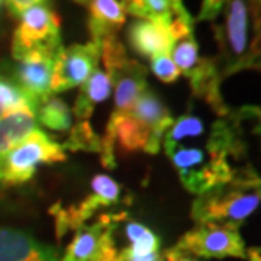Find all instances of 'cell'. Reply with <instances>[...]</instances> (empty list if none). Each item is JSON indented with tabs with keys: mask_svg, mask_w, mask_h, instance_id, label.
I'll return each instance as SVG.
<instances>
[{
	"mask_svg": "<svg viewBox=\"0 0 261 261\" xmlns=\"http://www.w3.org/2000/svg\"><path fill=\"white\" fill-rule=\"evenodd\" d=\"M162 147L182 186L196 196L236 177L261 175V108L229 110L211 126L184 113L172 121Z\"/></svg>",
	"mask_w": 261,
	"mask_h": 261,
	"instance_id": "cell-1",
	"label": "cell"
},
{
	"mask_svg": "<svg viewBox=\"0 0 261 261\" xmlns=\"http://www.w3.org/2000/svg\"><path fill=\"white\" fill-rule=\"evenodd\" d=\"M172 121L174 118L165 103L147 88L128 112L120 116H110L107 133L101 140V162L107 167H113L116 143L125 152L142 150L152 155L159 153Z\"/></svg>",
	"mask_w": 261,
	"mask_h": 261,
	"instance_id": "cell-2",
	"label": "cell"
},
{
	"mask_svg": "<svg viewBox=\"0 0 261 261\" xmlns=\"http://www.w3.org/2000/svg\"><path fill=\"white\" fill-rule=\"evenodd\" d=\"M223 24L216 27L221 80L240 71L261 73V0H224Z\"/></svg>",
	"mask_w": 261,
	"mask_h": 261,
	"instance_id": "cell-3",
	"label": "cell"
},
{
	"mask_svg": "<svg viewBox=\"0 0 261 261\" xmlns=\"http://www.w3.org/2000/svg\"><path fill=\"white\" fill-rule=\"evenodd\" d=\"M261 209V175L236 177L194 199L191 216L196 223L240 227Z\"/></svg>",
	"mask_w": 261,
	"mask_h": 261,
	"instance_id": "cell-4",
	"label": "cell"
},
{
	"mask_svg": "<svg viewBox=\"0 0 261 261\" xmlns=\"http://www.w3.org/2000/svg\"><path fill=\"white\" fill-rule=\"evenodd\" d=\"M63 145L51 140L46 133L36 130L24 142L0 157V180L7 184H24L34 175L41 164L63 162Z\"/></svg>",
	"mask_w": 261,
	"mask_h": 261,
	"instance_id": "cell-5",
	"label": "cell"
},
{
	"mask_svg": "<svg viewBox=\"0 0 261 261\" xmlns=\"http://www.w3.org/2000/svg\"><path fill=\"white\" fill-rule=\"evenodd\" d=\"M175 246L199 259L246 258V244L240 234V227L232 224L197 223Z\"/></svg>",
	"mask_w": 261,
	"mask_h": 261,
	"instance_id": "cell-6",
	"label": "cell"
},
{
	"mask_svg": "<svg viewBox=\"0 0 261 261\" xmlns=\"http://www.w3.org/2000/svg\"><path fill=\"white\" fill-rule=\"evenodd\" d=\"M59 17L47 5H32L20 14V24L12 39V56L20 59L34 49L59 51Z\"/></svg>",
	"mask_w": 261,
	"mask_h": 261,
	"instance_id": "cell-7",
	"label": "cell"
},
{
	"mask_svg": "<svg viewBox=\"0 0 261 261\" xmlns=\"http://www.w3.org/2000/svg\"><path fill=\"white\" fill-rule=\"evenodd\" d=\"M121 189L110 175L98 174L91 180V192L83 199L80 204L71 207H59L54 205L51 214L56 218V231L61 238L71 229H80L81 226L91 218L93 213L99 207H107L120 201Z\"/></svg>",
	"mask_w": 261,
	"mask_h": 261,
	"instance_id": "cell-8",
	"label": "cell"
},
{
	"mask_svg": "<svg viewBox=\"0 0 261 261\" xmlns=\"http://www.w3.org/2000/svg\"><path fill=\"white\" fill-rule=\"evenodd\" d=\"M99 64V44H74L61 47L54 56L51 93H61L71 88L83 86Z\"/></svg>",
	"mask_w": 261,
	"mask_h": 261,
	"instance_id": "cell-9",
	"label": "cell"
},
{
	"mask_svg": "<svg viewBox=\"0 0 261 261\" xmlns=\"http://www.w3.org/2000/svg\"><path fill=\"white\" fill-rule=\"evenodd\" d=\"M56 53L58 51H51V49H34V51H29L20 59H17L19 64L15 69L17 85L37 103L51 96V81Z\"/></svg>",
	"mask_w": 261,
	"mask_h": 261,
	"instance_id": "cell-10",
	"label": "cell"
},
{
	"mask_svg": "<svg viewBox=\"0 0 261 261\" xmlns=\"http://www.w3.org/2000/svg\"><path fill=\"white\" fill-rule=\"evenodd\" d=\"M121 226H123L121 236L125 240L123 246H120L113 234L116 251H118V261H159L160 238L150 227L133 219H126V214L121 219Z\"/></svg>",
	"mask_w": 261,
	"mask_h": 261,
	"instance_id": "cell-11",
	"label": "cell"
},
{
	"mask_svg": "<svg viewBox=\"0 0 261 261\" xmlns=\"http://www.w3.org/2000/svg\"><path fill=\"white\" fill-rule=\"evenodd\" d=\"M0 261H59V253L22 231L0 229Z\"/></svg>",
	"mask_w": 261,
	"mask_h": 261,
	"instance_id": "cell-12",
	"label": "cell"
},
{
	"mask_svg": "<svg viewBox=\"0 0 261 261\" xmlns=\"http://www.w3.org/2000/svg\"><path fill=\"white\" fill-rule=\"evenodd\" d=\"M115 90V110L112 116L126 113L147 90V69L140 63L128 59L113 73H110Z\"/></svg>",
	"mask_w": 261,
	"mask_h": 261,
	"instance_id": "cell-13",
	"label": "cell"
},
{
	"mask_svg": "<svg viewBox=\"0 0 261 261\" xmlns=\"http://www.w3.org/2000/svg\"><path fill=\"white\" fill-rule=\"evenodd\" d=\"M128 41L133 51L143 58L153 59L164 54H170L172 39L169 25L162 22L138 19L130 25Z\"/></svg>",
	"mask_w": 261,
	"mask_h": 261,
	"instance_id": "cell-14",
	"label": "cell"
},
{
	"mask_svg": "<svg viewBox=\"0 0 261 261\" xmlns=\"http://www.w3.org/2000/svg\"><path fill=\"white\" fill-rule=\"evenodd\" d=\"M126 10L120 0H91L90 2V31L93 42L116 36V31L125 24Z\"/></svg>",
	"mask_w": 261,
	"mask_h": 261,
	"instance_id": "cell-15",
	"label": "cell"
},
{
	"mask_svg": "<svg viewBox=\"0 0 261 261\" xmlns=\"http://www.w3.org/2000/svg\"><path fill=\"white\" fill-rule=\"evenodd\" d=\"M113 90L112 76L107 71L94 68V71L90 74V77L83 83L80 96L74 103V115L77 120L86 121L93 115V110L98 103H103L108 99L110 93Z\"/></svg>",
	"mask_w": 261,
	"mask_h": 261,
	"instance_id": "cell-16",
	"label": "cell"
},
{
	"mask_svg": "<svg viewBox=\"0 0 261 261\" xmlns=\"http://www.w3.org/2000/svg\"><path fill=\"white\" fill-rule=\"evenodd\" d=\"M36 128V115L31 110H17L0 118V157L25 140Z\"/></svg>",
	"mask_w": 261,
	"mask_h": 261,
	"instance_id": "cell-17",
	"label": "cell"
},
{
	"mask_svg": "<svg viewBox=\"0 0 261 261\" xmlns=\"http://www.w3.org/2000/svg\"><path fill=\"white\" fill-rule=\"evenodd\" d=\"M123 7L133 17L170 25L175 17L189 15L182 0H123Z\"/></svg>",
	"mask_w": 261,
	"mask_h": 261,
	"instance_id": "cell-18",
	"label": "cell"
},
{
	"mask_svg": "<svg viewBox=\"0 0 261 261\" xmlns=\"http://www.w3.org/2000/svg\"><path fill=\"white\" fill-rule=\"evenodd\" d=\"M110 216L112 214L101 216L94 224L81 226L80 229H76L73 241L66 249L64 258L61 261H91L93 254L96 253L99 238L110 223Z\"/></svg>",
	"mask_w": 261,
	"mask_h": 261,
	"instance_id": "cell-19",
	"label": "cell"
},
{
	"mask_svg": "<svg viewBox=\"0 0 261 261\" xmlns=\"http://www.w3.org/2000/svg\"><path fill=\"white\" fill-rule=\"evenodd\" d=\"M36 118L44 126L56 132H66L71 128V110L63 99L54 96H47L39 101Z\"/></svg>",
	"mask_w": 261,
	"mask_h": 261,
	"instance_id": "cell-20",
	"label": "cell"
},
{
	"mask_svg": "<svg viewBox=\"0 0 261 261\" xmlns=\"http://www.w3.org/2000/svg\"><path fill=\"white\" fill-rule=\"evenodd\" d=\"M63 148L69 150H90V152H101V138L88 125V121H80L71 128L69 140L64 143Z\"/></svg>",
	"mask_w": 261,
	"mask_h": 261,
	"instance_id": "cell-21",
	"label": "cell"
},
{
	"mask_svg": "<svg viewBox=\"0 0 261 261\" xmlns=\"http://www.w3.org/2000/svg\"><path fill=\"white\" fill-rule=\"evenodd\" d=\"M150 68L152 73L164 83H174L179 80L180 71L177 69L175 63L172 61L170 54H164V56H157L153 59H150Z\"/></svg>",
	"mask_w": 261,
	"mask_h": 261,
	"instance_id": "cell-22",
	"label": "cell"
},
{
	"mask_svg": "<svg viewBox=\"0 0 261 261\" xmlns=\"http://www.w3.org/2000/svg\"><path fill=\"white\" fill-rule=\"evenodd\" d=\"M224 0H202V7L199 12V20H214L219 17Z\"/></svg>",
	"mask_w": 261,
	"mask_h": 261,
	"instance_id": "cell-23",
	"label": "cell"
},
{
	"mask_svg": "<svg viewBox=\"0 0 261 261\" xmlns=\"http://www.w3.org/2000/svg\"><path fill=\"white\" fill-rule=\"evenodd\" d=\"M159 261H201V259L189 254L179 246H172L169 249H165V251H160Z\"/></svg>",
	"mask_w": 261,
	"mask_h": 261,
	"instance_id": "cell-24",
	"label": "cell"
},
{
	"mask_svg": "<svg viewBox=\"0 0 261 261\" xmlns=\"http://www.w3.org/2000/svg\"><path fill=\"white\" fill-rule=\"evenodd\" d=\"M10 9V12H12L14 15H19L24 12V10H27L29 7H32V5H37L41 4L42 0H5Z\"/></svg>",
	"mask_w": 261,
	"mask_h": 261,
	"instance_id": "cell-25",
	"label": "cell"
},
{
	"mask_svg": "<svg viewBox=\"0 0 261 261\" xmlns=\"http://www.w3.org/2000/svg\"><path fill=\"white\" fill-rule=\"evenodd\" d=\"M246 259L248 261H261V246L246 248Z\"/></svg>",
	"mask_w": 261,
	"mask_h": 261,
	"instance_id": "cell-26",
	"label": "cell"
},
{
	"mask_svg": "<svg viewBox=\"0 0 261 261\" xmlns=\"http://www.w3.org/2000/svg\"><path fill=\"white\" fill-rule=\"evenodd\" d=\"M74 2H77V4H90L91 0H74Z\"/></svg>",
	"mask_w": 261,
	"mask_h": 261,
	"instance_id": "cell-27",
	"label": "cell"
},
{
	"mask_svg": "<svg viewBox=\"0 0 261 261\" xmlns=\"http://www.w3.org/2000/svg\"><path fill=\"white\" fill-rule=\"evenodd\" d=\"M0 118H2V113H0Z\"/></svg>",
	"mask_w": 261,
	"mask_h": 261,
	"instance_id": "cell-28",
	"label": "cell"
},
{
	"mask_svg": "<svg viewBox=\"0 0 261 261\" xmlns=\"http://www.w3.org/2000/svg\"><path fill=\"white\" fill-rule=\"evenodd\" d=\"M0 4H2V0H0Z\"/></svg>",
	"mask_w": 261,
	"mask_h": 261,
	"instance_id": "cell-29",
	"label": "cell"
}]
</instances>
